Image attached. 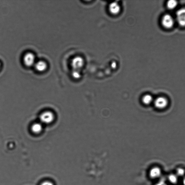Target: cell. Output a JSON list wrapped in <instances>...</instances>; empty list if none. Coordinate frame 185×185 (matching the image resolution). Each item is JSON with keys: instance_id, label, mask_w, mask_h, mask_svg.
Here are the masks:
<instances>
[{"instance_id": "6da1fadb", "label": "cell", "mask_w": 185, "mask_h": 185, "mask_svg": "<svg viewBox=\"0 0 185 185\" xmlns=\"http://www.w3.org/2000/svg\"><path fill=\"white\" fill-rule=\"evenodd\" d=\"M55 118L54 114L51 111H46L41 114L39 117L41 123L49 124L53 122Z\"/></svg>"}, {"instance_id": "7a4b0ae2", "label": "cell", "mask_w": 185, "mask_h": 185, "mask_svg": "<svg viewBox=\"0 0 185 185\" xmlns=\"http://www.w3.org/2000/svg\"><path fill=\"white\" fill-rule=\"evenodd\" d=\"M155 107L160 109H164L167 106L168 101L166 98L160 97L157 98L154 101Z\"/></svg>"}, {"instance_id": "3957f363", "label": "cell", "mask_w": 185, "mask_h": 185, "mask_svg": "<svg viewBox=\"0 0 185 185\" xmlns=\"http://www.w3.org/2000/svg\"><path fill=\"white\" fill-rule=\"evenodd\" d=\"M162 24L165 28H172L174 24V21L171 15L167 14L163 16L162 20Z\"/></svg>"}, {"instance_id": "277c9868", "label": "cell", "mask_w": 185, "mask_h": 185, "mask_svg": "<svg viewBox=\"0 0 185 185\" xmlns=\"http://www.w3.org/2000/svg\"><path fill=\"white\" fill-rule=\"evenodd\" d=\"M23 59L24 64L27 67L32 66L35 65V57L33 53H27L24 56Z\"/></svg>"}, {"instance_id": "5b68a950", "label": "cell", "mask_w": 185, "mask_h": 185, "mask_svg": "<svg viewBox=\"0 0 185 185\" xmlns=\"http://www.w3.org/2000/svg\"><path fill=\"white\" fill-rule=\"evenodd\" d=\"M177 18L178 24L182 27H185V8H181L177 12Z\"/></svg>"}, {"instance_id": "8992f818", "label": "cell", "mask_w": 185, "mask_h": 185, "mask_svg": "<svg viewBox=\"0 0 185 185\" xmlns=\"http://www.w3.org/2000/svg\"><path fill=\"white\" fill-rule=\"evenodd\" d=\"M47 67V64L44 61H39L35 63V68L37 71L43 72L46 70Z\"/></svg>"}, {"instance_id": "52a82bcc", "label": "cell", "mask_w": 185, "mask_h": 185, "mask_svg": "<svg viewBox=\"0 0 185 185\" xmlns=\"http://www.w3.org/2000/svg\"><path fill=\"white\" fill-rule=\"evenodd\" d=\"M151 178L153 179L158 178L161 174V171L160 168L154 167L151 169L149 172Z\"/></svg>"}, {"instance_id": "ba28073f", "label": "cell", "mask_w": 185, "mask_h": 185, "mask_svg": "<svg viewBox=\"0 0 185 185\" xmlns=\"http://www.w3.org/2000/svg\"><path fill=\"white\" fill-rule=\"evenodd\" d=\"M31 129L32 132L34 134H39L43 129L42 124L41 122L34 123L31 126Z\"/></svg>"}, {"instance_id": "9c48e42d", "label": "cell", "mask_w": 185, "mask_h": 185, "mask_svg": "<svg viewBox=\"0 0 185 185\" xmlns=\"http://www.w3.org/2000/svg\"><path fill=\"white\" fill-rule=\"evenodd\" d=\"M153 101V97L150 95H145L143 98V101L145 104H149L152 103Z\"/></svg>"}, {"instance_id": "30bf717a", "label": "cell", "mask_w": 185, "mask_h": 185, "mask_svg": "<svg viewBox=\"0 0 185 185\" xmlns=\"http://www.w3.org/2000/svg\"><path fill=\"white\" fill-rule=\"evenodd\" d=\"M177 1L174 0H170L168 1L167 6L168 8L170 9H173L177 7Z\"/></svg>"}, {"instance_id": "8fae6325", "label": "cell", "mask_w": 185, "mask_h": 185, "mask_svg": "<svg viewBox=\"0 0 185 185\" xmlns=\"http://www.w3.org/2000/svg\"><path fill=\"white\" fill-rule=\"evenodd\" d=\"M169 181L172 184H175L178 181V177L174 174H171L169 177Z\"/></svg>"}, {"instance_id": "7c38bea8", "label": "cell", "mask_w": 185, "mask_h": 185, "mask_svg": "<svg viewBox=\"0 0 185 185\" xmlns=\"http://www.w3.org/2000/svg\"><path fill=\"white\" fill-rule=\"evenodd\" d=\"M177 174L179 176H183L185 174V171L182 169H179L177 171Z\"/></svg>"}, {"instance_id": "4fadbf2b", "label": "cell", "mask_w": 185, "mask_h": 185, "mask_svg": "<svg viewBox=\"0 0 185 185\" xmlns=\"http://www.w3.org/2000/svg\"><path fill=\"white\" fill-rule=\"evenodd\" d=\"M155 185H167V183L163 180H160Z\"/></svg>"}, {"instance_id": "5bb4252c", "label": "cell", "mask_w": 185, "mask_h": 185, "mask_svg": "<svg viewBox=\"0 0 185 185\" xmlns=\"http://www.w3.org/2000/svg\"><path fill=\"white\" fill-rule=\"evenodd\" d=\"M41 185H53V183L50 181H45L43 182Z\"/></svg>"}, {"instance_id": "9a60e30c", "label": "cell", "mask_w": 185, "mask_h": 185, "mask_svg": "<svg viewBox=\"0 0 185 185\" xmlns=\"http://www.w3.org/2000/svg\"><path fill=\"white\" fill-rule=\"evenodd\" d=\"M183 184L184 185H185V177L183 180Z\"/></svg>"}, {"instance_id": "2e32d148", "label": "cell", "mask_w": 185, "mask_h": 185, "mask_svg": "<svg viewBox=\"0 0 185 185\" xmlns=\"http://www.w3.org/2000/svg\"><path fill=\"white\" fill-rule=\"evenodd\" d=\"M1 63H0V68H1Z\"/></svg>"}]
</instances>
